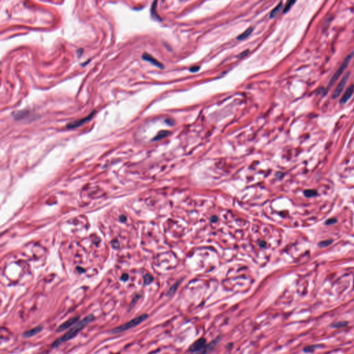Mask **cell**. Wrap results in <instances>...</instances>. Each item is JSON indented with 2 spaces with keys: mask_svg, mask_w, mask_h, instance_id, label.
Instances as JSON below:
<instances>
[{
  "mask_svg": "<svg viewBox=\"0 0 354 354\" xmlns=\"http://www.w3.org/2000/svg\"><path fill=\"white\" fill-rule=\"evenodd\" d=\"M94 318H95L94 316L93 315H89L88 316L85 317L84 319L77 323L72 329H70L67 333H65V335L62 336L60 338L58 339L56 341L53 342L52 345V347H53V348H56V347H58V346L60 345L62 343L69 341V340L74 338L76 335H78V334L80 333V331H81L83 329L85 328L86 325H89V323H91L93 320H94Z\"/></svg>",
  "mask_w": 354,
  "mask_h": 354,
  "instance_id": "1",
  "label": "cell"
},
{
  "mask_svg": "<svg viewBox=\"0 0 354 354\" xmlns=\"http://www.w3.org/2000/svg\"><path fill=\"white\" fill-rule=\"evenodd\" d=\"M148 318V315H147V314H143V315L136 317V318H135L134 319L130 320V321L128 322H126L120 326H118L116 327V328L111 330L110 331V333L112 334H117V333L124 332L125 331H128L130 329H132L133 327L138 326L143 321H145Z\"/></svg>",
  "mask_w": 354,
  "mask_h": 354,
  "instance_id": "2",
  "label": "cell"
},
{
  "mask_svg": "<svg viewBox=\"0 0 354 354\" xmlns=\"http://www.w3.org/2000/svg\"><path fill=\"white\" fill-rule=\"evenodd\" d=\"M353 56H354V51H353V52H351V53H349V54L348 55H347V56L346 57V58H345V60H344L342 63V65H340L339 69H338V70H337L336 72L335 73H334V75L332 76V78H331L330 81H329V82L328 86H327L326 93L328 92V91L330 89V88L332 86L334 85V84H335L336 82L337 81H338V79L340 78V75H341L342 74V73H343V72L345 71V70L346 69L347 66H349V63H350L351 60H352Z\"/></svg>",
  "mask_w": 354,
  "mask_h": 354,
  "instance_id": "3",
  "label": "cell"
},
{
  "mask_svg": "<svg viewBox=\"0 0 354 354\" xmlns=\"http://www.w3.org/2000/svg\"><path fill=\"white\" fill-rule=\"evenodd\" d=\"M349 76H350V72L349 71H347L345 75H344L343 78L341 79V81H340L339 84L337 86L336 89L334 90V91L332 94L331 98L333 99H336L338 97H339L341 94L342 92L343 91L344 89L346 86V85L347 82H348L349 79Z\"/></svg>",
  "mask_w": 354,
  "mask_h": 354,
  "instance_id": "4",
  "label": "cell"
},
{
  "mask_svg": "<svg viewBox=\"0 0 354 354\" xmlns=\"http://www.w3.org/2000/svg\"><path fill=\"white\" fill-rule=\"evenodd\" d=\"M208 348V346L206 345V341L204 338H199L194 342L191 346L190 347V351L192 353H196L201 354L204 353V351L206 350Z\"/></svg>",
  "mask_w": 354,
  "mask_h": 354,
  "instance_id": "5",
  "label": "cell"
},
{
  "mask_svg": "<svg viewBox=\"0 0 354 354\" xmlns=\"http://www.w3.org/2000/svg\"><path fill=\"white\" fill-rule=\"evenodd\" d=\"M96 112V110H93V112H92L87 117H86V118L80 119V120H78V121H73V122H71L69 123V124H67V125H66V128H67V129H74V128H78V127L81 126L82 125L84 124V123H85V122H88L89 121H90V120H91V119L93 118V116L95 115Z\"/></svg>",
  "mask_w": 354,
  "mask_h": 354,
  "instance_id": "6",
  "label": "cell"
},
{
  "mask_svg": "<svg viewBox=\"0 0 354 354\" xmlns=\"http://www.w3.org/2000/svg\"><path fill=\"white\" fill-rule=\"evenodd\" d=\"M79 318H80L78 316H75V317H73V318L69 319L67 321L65 322L64 323H62V325H60L58 326V328L57 329L56 331L58 333H60V332L66 330V329L69 328L70 326H71L72 325H74V324L78 322V321L79 320Z\"/></svg>",
  "mask_w": 354,
  "mask_h": 354,
  "instance_id": "7",
  "label": "cell"
},
{
  "mask_svg": "<svg viewBox=\"0 0 354 354\" xmlns=\"http://www.w3.org/2000/svg\"><path fill=\"white\" fill-rule=\"evenodd\" d=\"M354 93V85H351L349 87L346 89V91L344 93V95L340 99V104L344 105L348 102L350 98H351Z\"/></svg>",
  "mask_w": 354,
  "mask_h": 354,
  "instance_id": "8",
  "label": "cell"
},
{
  "mask_svg": "<svg viewBox=\"0 0 354 354\" xmlns=\"http://www.w3.org/2000/svg\"><path fill=\"white\" fill-rule=\"evenodd\" d=\"M142 58H143V60H145L148 61V62H151L152 64H153L154 65H155L156 66H158V67H159V68H161V69L164 68V66H163L161 62H159L156 59H155L153 56H152L150 54H148V53H143Z\"/></svg>",
  "mask_w": 354,
  "mask_h": 354,
  "instance_id": "9",
  "label": "cell"
},
{
  "mask_svg": "<svg viewBox=\"0 0 354 354\" xmlns=\"http://www.w3.org/2000/svg\"><path fill=\"white\" fill-rule=\"evenodd\" d=\"M42 330V327L41 326H38L35 327V328L24 332V334H23V336L25 337V338H31V337L37 335L38 333H39Z\"/></svg>",
  "mask_w": 354,
  "mask_h": 354,
  "instance_id": "10",
  "label": "cell"
},
{
  "mask_svg": "<svg viewBox=\"0 0 354 354\" xmlns=\"http://www.w3.org/2000/svg\"><path fill=\"white\" fill-rule=\"evenodd\" d=\"M282 7H283V3L282 2L279 3L278 5L276 7L274 8L271 12H270V18H275V17L278 16L279 14V13L281 12Z\"/></svg>",
  "mask_w": 354,
  "mask_h": 354,
  "instance_id": "11",
  "label": "cell"
},
{
  "mask_svg": "<svg viewBox=\"0 0 354 354\" xmlns=\"http://www.w3.org/2000/svg\"><path fill=\"white\" fill-rule=\"evenodd\" d=\"M252 31H253V29L252 27L248 28V29L246 30V31H245L243 33H242L241 35L237 37V39H239V40H243V39L247 38L248 37H249L250 35V34L252 33Z\"/></svg>",
  "mask_w": 354,
  "mask_h": 354,
  "instance_id": "12",
  "label": "cell"
},
{
  "mask_svg": "<svg viewBox=\"0 0 354 354\" xmlns=\"http://www.w3.org/2000/svg\"><path fill=\"white\" fill-rule=\"evenodd\" d=\"M170 133V132L169 131H167V130H163V131H161L160 132H159L158 134L156 135V137H154V141H159V140L163 139L165 138V137L168 136Z\"/></svg>",
  "mask_w": 354,
  "mask_h": 354,
  "instance_id": "13",
  "label": "cell"
},
{
  "mask_svg": "<svg viewBox=\"0 0 354 354\" xmlns=\"http://www.w3.org/2000/svg\"><path fill=\"white\" fill-rule=\"evenodd\" d=\"M304 194L306 196V197H313L318 195V192L315 190H306L304 192Z\"/></svg>",
  "mask_w": 354,
  "mask_h": 354,
  "instance_id": "14",
  "label": "cell"
},
{
  "mask_svg": "<svg viewBox=\"0 0 354 354\" xmlns=\"http://www.w3.org/2000/svg\"><path fill=\"white\" fill-rule=\"evenodd\" d=\"M156 4H157V2H154L153 3L152 8H151V13H152V18H155L156 19H160L159 16L157 15V13H156Z\"/></svg>",
  "mask_w": 354,
  "mask_h": 354,
  "instance_id": "15",
  "label": "cell"
},
{
  "mask_svg": "<svg viewBox=\"0 0 354 354\" xmlns=\"http://www.w3.org/2000/svg\"><path fill=\"white\" fill-rule=\"evenodd\" d=\"M295 2H296L295 1H289V2H287L286 5H285V6H284V10H283V12L284 13H287V12H289V10H290V8H291V7L293 6V4H295Z\"/></svg>",
  "mask_w": 354,
  "mask_h": 354,
  "instance_id": "16",
  "label": "cell"
},
{
  "mask_svg": "<svg viewBox=\"0 0 354 354\" xmlns=\"http://www.w3.org/2000/svg\"><path fill=\"white\" fill-rule=\"evenodd\" d=\"M333 242V240H325V241H322L318 243L319 247H322V248H325V247L329 246L331 245Z\"/></svg>",
  "mask_w": 354,
  "mask_h": 354,
  "instance_id": "17",
  "label": "cell"
},
{
  "mask_svg": "<svg viewBox=\"0 0 354 354\" xmlns=\"http://www.w3.org/2000/svg\"><path fill=\"white\" fill-rule=\"evenodd\" d=\"M152 281H153V277L151 275L148 274V275H145V277H144L145 284H150Z\"/></svg>",
  "mask_w": 354,
  "mask_h": 354,
  "instance_id": "18",
  "label": "cell"
},
{
  "mask_svg": "<svg viewBox=\"0 0 354 354\" xmlns=\"http://www.w3.org/2000/svg\"><path fill=\"white\" fill-rule=\"evenodd\" d=\"M337 222V220L336 219H329L327 220L326 221V225H331V224H334V223Z\"/></svg>",
  "mask_w": 354,
  "mask_h": 354,
  "instance_id": "19",
  "label": "cell"
},
{
  "mask_svg": "<svg viewBox=\"0 0 354 354\" xmlns=\"http://www.w3.org/2000/svg\"><path fill=\"white\" fill-rule=\"evenodd\" d=\"M199 69H200L199 66H192V67L190 69V71H191L192 73H195V72H197Z\"/></svg>",
  "mask_w": 354,
  "mask_h": 354,
  "instance_id": "20",
  "label": "cell"
},
{
  "mask_svg": "<svg viewBox=\"0 0 354 354\" xmlns=\"http://www.w3.org/2000/svg\"><path fill=\"white\" fill-rule=\"evenodd\" d=\"M165 122L167 123V124H168V125H173L174 123V121H173V120H172V119H167V120H165Z\"/></svg>",
  "mask_w": 354,
  "mask_h": 354,
  "instance_id": "21",
  "label": "cell"
},
{
  "mask_svg": "<svg viewBox=\"0 0 354 354\" xmlns=\"http://www.w3.org/2000/svg\"><path fill=\"white\" fill-rule=\"evenodd\" d=\"M248 53H249V51H248V50H247V51H243L242 53H241V54L239 55V57H240V58H242V57H244V56H246L247 54H248Z\"/></svg>",
  "mask_w": 354,
  "mask_h": 354,
  "instance_id": "22",
  "label": "cell"
},
{
  "mask_svg": "<svg viewBox=\"0 0 354 354\" xmlns=\"http://www.w3.org/2000/svg\"><path fill=\"white\" fill-rule=\"evenodd\" d=\"M129 276L128 275H127V274H124V275H122V276L121 277V279H122L123 281H126V280L128 279Z\"/></svg>",
  "mask_w": 354,
  "mask_h": 354,
  "instance_id": "23",
  "label": "cell"
},
{
  "mask_svg": "<svg viewBox=\"0 0 354 354\" xmlns=\"http://www.w3.org/2000/svg\"><path fill=\"white\" fill-rule=\"evenodd\" d=\"M120 218H121V221H122H122H125V216H120Z\"/></svg>",
  "mask_w": 354,
  "mask_h": 354,
  "instance_id": "24",
  "label": "cell"
}]
</instances>
